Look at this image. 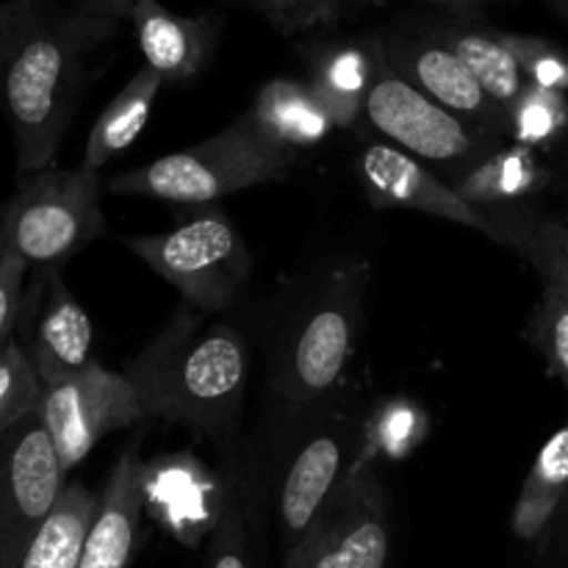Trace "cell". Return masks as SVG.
Returning <instances> with one entry per match:
<instances>
[{"mask_svg": "<svg viewBox=\"0 0 568 568\" xmlns=\"http://www.w3.org/2000/svg\"><path fill=\"white\" fill-rule=\"evenodd\" d=\"M0 92H3V75H0Z\"/></svg>", "mask_w": 568, "mask_h": 568, "instance_id": "40", "label": "cell"}, {"mask_svg": "<svg viewBox=\"0 0 568 568\" xmlns=\"http://www.w3.org/2000/svg\"><path fill=\"white\" fill-rule=\"evenodd\" d=\"M427 433V416L414 399L392 397L377 405L364 419V436H361V455L355 469H366L377 458L403 460L414 453Z\"/></svg>", "mask_w": 568, "mask_h": 568, "instance_id": "25", "label": "cell"}, {"mask_svg": "<svg viewBox=\"0 0 568 568\" xmlns=\"http://www.w3.org/2000/svg\"><path fill=\"white\" fill-rule=\"evenodd\" d=\"M22 349L42 386L67 381L92 364V320L59 270L44 272V300Z\"/></svg>", "mask_w": 568, "mask_h": 568, "instance_id": "15", "label": "cell"}, {"mask_svg": "<svg viewBox=\"0 0 568 568\" xmlns=\"http://www.w3.org/2000/svg\"><path fill=\"white\" fill-rule=\"evenodd\" d=\"M142 464V438H131L100 494L98 514L83 541L78 568H128L131 564L144 510L139 488Z\"/></svg>", "mask_w": 568, "mask_h": 568, "instance_id": "16", "label": "cell"}, {"mask_svg": "<svg viewBox=\"0 0 568 568\" xmlns=\"http://www.w3.org/2000/svg\"><path fill=\"white\" fill-rule=\"evenodd\" d=\"M549 3H552L555 11L568 22V0H549Z\"/></svg>", "mask_w": 568, "mask_h": 568, "instance_id": "37", "label": "cell"}, {"mask_svg": "<svg viewBox=\"0 0 568 568\" xmlns=\"http://www.w3.org/2000/svg\"><path fill=\"white\" fill-rule=\"evenodd\" d=\"M116 22L70 9L44 14L3 72V100L17 148V172L53 166L83 89L87 53L109 42Z\"/></svg>", "mask_w": 568, "mask_h": 568, "instance_id": "2", "label": "cell"}, {"mask_svg": "<svg viewBox=\"0 0 568 568\" xmlns=\"http://www.w3.org/2000/svg\"><path fill=\"white\" fill-rule=\"evenodd\" d=\"M503 37L530 87L568 92V53L564 48L544 37H530V33L503 31Z\"/></svg>", "mask_w": 568, "mask_h": 568, "instance_id": "30", "label": "cell"}, {"mask_svg": "<svg viewBox=\"0 0 568 568\" xmlns=\"http://www.w3.org/2000/svg\"><path fill=\"white\" fill-rule=\"evenodd\" d=\"M42 381L33 372L22 344L9 342L0 349V436L31 419L42 403Z\"/></svg>", "mask_w": 568, "mask_h": 568, "instance_id": "27", "label": "cell"}, {"mask_svg": "<svg viewBox=\"0 0 568 568\" xmlns=\"http://www.w3.org/2000/svg\"><path fill=\"white\" fill-rule=\"evenodd\" d=\"M521 255L536 266L544 283H555L568 292V209L560 216L538 220Z\"/></svg>", "mask_w": 568, "mask_h": 568, "instance_id": "31", "label": "cell"}, {"mask_svg": "<svg viewBox=\"0 0 568 568\" xmlns=\"http://www.w3.org/2000/svg\"><path fill=\"white\" fill-rule=\"evenodd\" d=\"M98 494L81 483H67L59 505L22 555L20 568H78L83 541L98 514Z\"/></svg>", "mask_w": 568, "mask_h": 568, "instance_id": "24", "label": "cell"}, {"mask_svg": "<svg viewBox=\"0 0 568 568\" xmlns=\"http://www.w3.org/2000/svg\"><path fill=\"white\" fill-rule=\"evenodd\" d=\"M392 508L375 466L353 469L308 532L286 549L283 568H386Z\"/></svg>", "mask_w": 568, "mask_h": 568, "instance_id": "9", "label": "cell"}, {"mask_svg": "<svg viewBox=\"0 0 568 568\" xmlns=\"http://www.w3.org/2000/svg\"><path fill=\"white\" fill-rule=\"evenodd\" d=\"M37 414L64 471L81 466L109 433L144 422L125 372L105 369L98 361L67 381L44 386Z\"/></svg>", "mask_w": 568, "mask_h": 568, "instance_id": "11", "label": "cell"}, {"mask_svg": "<svg viewBox=\"0 0 568 568\" xmlns=\"http://www.w3.org/2000/svg\"><path fill=\"white\" fill-rule=\"evenodd\" d=\"M64 488L67 471L39 414L0 436V568H20Z\"/></svg>", "mask_w": 568, "mask_h": 568, "instance_id": "10", "label": "cell"}, {"mask_svg": "<svg viewBox=\"0 0 568 568\" xmlns=\"http://www.w3.org/2000/svg\"><path fill=\"white\" fill-rule=\"evenodd\" d=\"M297 153L255 136L239 116L233 125L192 148L175 150L136 170L116 172L105 189L116 197H150L164 203L211 205L242 189L264 186L292 175Z\"/></svg>", "mask_w": 568, "mask_h": 568, "instance_id": "4", "label": "cell"}, {"mask_svg": "<svg viewBox=\"0 0 568 568\" xmlns=\"http://www.w3.org/2000/svg\"><path fill=\"white\" fill-rule=\"evenodd\" d=\"M372 264L338 261L294 314L272 355V394L288 414H314L342 386L358 344Z\"/></svg>", "mask_w": 568, "mask_h": 568, "instance_id": "3", "label": "cell"}, {"mask_svg": "<svg viewBox=\"0 0 568 568\" xmlns=\"http://www.w3.org/2000/svg\"><path fill=\"white\" fill-rule=\"evenodd\" d=\"M133 31L144 67L164 83H186L209 64L216 39L214 17H183L161 0H136L131 9Z\"/></svg>", "mask_w": 568, "mask_h": 568, "instance_id": "17", "label": "cell"}, {"mask_svg": "<svg viewBox=\"0 0 568 568\" xmlns=\"http://www.w3.org/2000/svg\"><path fill=\"white\" fill-rule=\"evenodd\" d=\"M242 120L255 136L292 153L314 148L336 131L331 114L320 103L308 81H297V78L266 81Z\"/></svg>", "mask_w": 568, "mask_h": 568, "instance_id": "18", "label": "cell"}, {"mask_svg": "<svg viewBox=\"0 0 568 568\" xmlns=\"http://www.w3.org/2000/svg\"><path fill=\"white\" fill-rule=\"evenodd\" d=\"M564 189H566V197H568V150L564 155Z\"/></svg>", "mask_w": 568, "mask_h": 568, "instance_id": "38", "label": "cell"}, {"mask_svg": "<svg viewBox=\"0 0 568 568\" xmlns=\"http://www.w3.org/2000/svg\"><path fill=\"white\" fill-rule=\"evenodd\" d=\"M377 42L386 64L438 105L494 136L508 133V111L480 87L469 67L430 28L392 31L377 37Z\"/></svg>", "mask_w": 568, "mask_h": 568, "instance_id": "13", "label": "cell"}, {"mask_svg": "<svg viewBox=\"0 0 568 568\" xmlns=\"http://www.w3.org/2000/svg\"><path fill=\"white\" fill-rule=\"evenodd\" d=\"M549 183V172L538 161L536 150L521 144H499L488 155L460 172L453 189L475 209L494 214H532V197Z\"/></svg>", "mask_w": 568, "mask_h": 568, "instance_id": "19", "label": "cell"}, {"mask_svg": "<svg viewBox=\"0 0 568 568\" xmlns=\"http://www.w3.org/2000/svg\"><path fill=\"white\" fill-rule=\"evenodd\" d=\"M527 338L532 347L547 361V369L564 383L568 392V292L544 283L541 300L532 308L530 322H527Z\"/></svg>", "mask_w": 568, "mask_h": 568, "instance_id": "28", "label": "cell"}, {"mask_svg": "<svg viewBox=\"0 0 568 568\" xmlns=\"http://www.w3.org/2000/svg\"><path fill=\"white\" fill-rule=\"evenodd\" d=\"M568 497V422L547 438L521 483L510 514V530L521 544L538 547Z\"/></svg>", "mask_w": 568, "mask_h": 568, "instance_id": "22", "label": "cell"}, {"mask_svg": "<svg viewBox=\"0 0 568 568\" xmlns=\"http://www.w3.org/2000/svg\"><path fill=\"white\" fill-rule=\"evenodd\" d=\"M344 3H383V0H344Z\"/></svg>", "mask_w": 568, "mask_h": 568, "instance_id": "39", "label": "cell"}, {"mask_svg": "<svg viewBox=\"0 0 568 568\" xmlns=\"http://www.w3.org/2000/svg\"><path fill=\"white\" fill-rule=\"evenodd\" d=\"M133 6H136V0H75L78 11H83L89 17H98V20L116 22V26L131 17Z\"/></svg>", "mask_w": 568, "mask_h": 568, "instance_id": "35", "label": "cell"}, {"mask_svg": "<svg viewBox=\"0 0 568 568\" xmlns=\"http://www.w3.org/2000/svg\"><path fill=\"white\" fill-rule=\"evenodd\" d=\"M31 266L20 255L0 250V349L14 342L22 314V286Z\"/></svg>", "mask_w": 568, "mask_h": 568, "instance_id": "34", "label": "cell"}, {"mask_svg": "<svg viewBox=\"0 0 568 568\" xmlns=\"http://www.w3.org/2000/svg\"><path fill=\"white\" fill-rule=\"evenodd\" d=\"M227 494L220 521L209 538V568H250V541L242 514L239 475L233 466L225 469Z\"/></svg>", "mask_w": 568, "mask_h": 568, "instance_id": "29", "label": "cell"}, {"mask_svg": "<svg viewBox=\"0 0 568 568\" xmlns=\"http://www.w3.org/2000/svg\"><path fill=\"white\" fill-rule=\"evenodd\" d=\"M100 192V172L87 166H48L22 175L20 186L0 209V250L20 255L37 270H59L64 261L103 236Z\"/></svg>", "mask_w": 568, "mask_h": 568, "instance_id": "5", "label": "cell"}, {"mask_svg": "<svg viewBox=\"0 0 568 568\" xmlns=\"http://www.w3.org/2000/svg\"><path fill=\"white\" fill-rule=\"evenodd\" d=\"M161 87H164L161 75H155L150 67H142V70L116 92V98L105 105L103 114L94 120L87 139V148H83L81 166L100 172L105 164L120 159V155L142 136L144 128H148Z\"/></svg>", "mask_w": 568, "mask_h": 568, "instance_id": "23", "label": "cell"}, {"mask_svg": "<svg viewBox=\"0 0 568 568\" xmlns=\"http://www.w3.org/2000/svg\"><path fill=\"white\" fill-rule=\"evenodd\" d=\"M433 33L464 61L471 70V75L480 81V87L503 105L505 111L521 98L530 83L525 81L519 70V61L510 53L503 31L480 26L475 17L447 14L444 20L430 22Z\"/></svg>", "mask_w": 568, "mask_h": 568, "instance_id": "21", "label": "cell"}, {"mask_svg": "<svg viewBox=\"0 0 568 568\" xmlns=\"http://www.w3.org/2000/svg\"><path fill=\"white\" fill-rule=\"evenodd\" d=\"M142 505L183 544L211 538L225 505V471H214L194 453H164L142 464Z\"/></svg>", "mask_w": 568, "mask_h": 568, "instance_id": "14", "label": "cell"}, {"mask_svg": "<svg viewBox=\"0 0 568 568\" xmlns=\"http://www.w3.org/2000/svg\"><path fill=\"white\" fill-rule=\"evenodd\" d=\"M48 14L44 0H6L0 3V75L26 42L28 33Z\"/></svg>", "mask_w": 568, "mask_h": 568, "instance_id": "33", "label": "cell"}, {"mask_svg": "<svg viewBox=\"0 0 568 568\" xmlns=\"http://www.w3.org/2000/svg\"><path fill=\"white\" fill-rule=\"evenodd\" d=\"M361 436H364V419L358 416L331 414L311 422L277 486L283 547H294L314 527L322 510L333 503L338 488L353 475L361 455Z\"/></svg>", "mask_w": 568, "mask_h": 568, "instance_id": "12", "label": "cell"}, {"mask_svg": "<svg viewBox=\"0 0 568 568\" xmlns=\"http://www.w3.org/2000/svg\"><path fill=\"white\" fill-rule=\"evenodd\" d=\"M247 3H253L283 33L331 26L342 17L344 9V0H247Z\"/></svg>", "mask_w": 568, "mask_h": 568, "instance_id": "32", "label": "cell"}, {"mask_svg": "<svg viewBox=\"0 0 568 568\" xmlns=\"http://www.w3.org/2000/svg\"><path fill=\"white\" fill-rule=\"evenodd\" d=\"M477 3H491V0H477Z\"/></svg>", "mask_w": 568, "mask_h": 568, "instance_id": "41", "label": "cell"}, {"mask_svg": "<svg viewBox=\"0 0 568 568\" xmlns=\"http://www.w3.org/2000/svg\"><path fill=\"white\" fill-rule=\"evenodd\" d=\"M433 6L444 9L447 14H458V17H475L477 14V0H430Z\"/></svg>", "mask_w": 568, "mask_h": 568, "instance_id": "36", "label": "cell"}, {"mask_svg": "<svg viewBox=\"0 0 568 568\" xmlns=\"http://www.w3.org/2000/svg\"><path fill=\"white\" fill-rule=\"evenodd\" d=\"M364 114L372 128L383 133L394 148L447 170V175H453L449 183L503 144V136H494V133L460 120L453 111L427 98L425 92H419L414 83L405 81L399 72L386 64L383 53Z\"/></svg>", "mask_w": 568, "mask_h": 568, "instance_id": "7", "label": "cell"}, {"mask_svg": "<svg viewBox=\"0 0 568 568\" xmlns=\"http://www.w3.org/2000/svg\"><path fill=\"white\" fill-rule=\"evenodd\" d=\"M381 48L375 42H331L314 53L308 87L331 114L336 131H347L364 114L375 87Z\"/></svg>", "mask_w": 568, "mask_h": 568, "instance_id": "20", "label": "cell"}, {"mask_svg": "<svg viewBox=\"0 0 568 568\" xmlns=\"http://www.w3.org/2000/svg\"><path fill=\"white\" fill-rule=\"evenodd\" d=\"M358 175L377 209H408L436 220L455 222L486 233L499 244H510L521 253L532 227L541 216L536 214H494L466 203L447 178L427 170L419 159L388 142L366 144L358 159Z\"/></svg>", "mask_w": 568, "mask_h": 568, "instance_id": "8", "label": "cell"}, {"mask_svg": "<svg viewBox=\"0 0 568 568\" xmlns=\"http://www.w3.org/2000/svg\"><path fill=\"white\" fill-rule=\"evenodd\" d=\"M568 131L566 92L527 87L521 98L508 109V136L521 148H549Z\"/></svg>", "mask_w": 568, "mask_h": 568, "instance_id": "26", "label": "cell"}, {"mask_svg": "<svg viewBox=\"0 0 568 568\" xmlns=\"http://www.w3.org/2000/svg\"><path fill=\"white\" fill-rule=\"evenodd\" d=\"M144 419L186 427L200 438H227L250 377V349L233 325H203L183 308L128 364Z\"/></svg>", "mask_w": 568, "mask_h": 568, "instance_id": "1", "label": "cell"}, {"mask_svg": "<svg viewBox=\"0 0 568 568\" xmlns=\"http://www.w3.org/2000/svg\"><path fill=\"white\" fill-rule=\"evenodd\" d=\"M125 244L200 314L231 308L253 270L247 242L216 205H203L172 231L133 236Z\"/></svg>", "mask_w": 568, "mask_h": 568, "instance_id": "6", "label": "cell"}]
</instances>
